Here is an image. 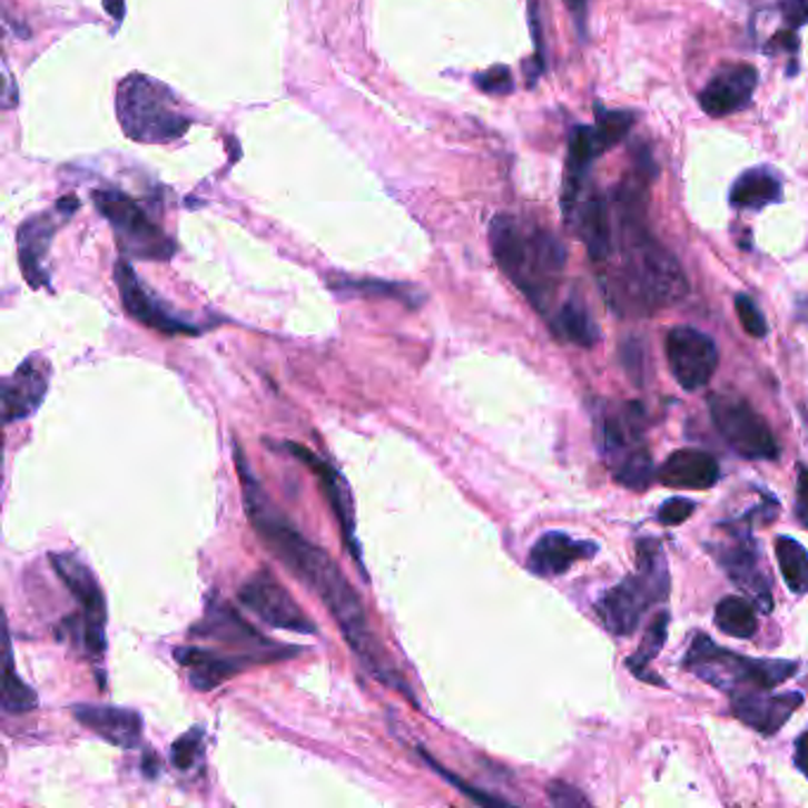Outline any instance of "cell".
Instances as JSON below:
<instances>
[{"label":"cell","mask_w":808,"mask_h":808,"mask_svg":"<svg viewBox=\"0 0 808 808\" xmlns=\"http://www.w3.org/2000/svg\"><path fill=\"white\" fill-rule=\"evenodd\" d=\"M235 465L245 495V512L252 522V529L256 531V536H259L270 553L285 564V569L294 579L304 583L308 591L325 604L327 612L337 621L346 646L354 650L356 659L361 661V667L371 673L375 681L398 690L406 700L417 704L411 686L403 681L401 671L392 664L387 650L382 648V642L373 633L361 595L356 593V588L346 581L337 562L329 558L327 550L311 543L302 531L287 520V514L275 508L270 495L264 491L262 482L256 480V474L252 472L249 457L245 455L240 444H235Z\"/></svg>","instance_id":"1"},{"label":"cell","mask_w":808,"mask_h":808,"mask_svg":"<svg viewBox=\"0 0 808 808\" xmlns=\"http://www.w3.org/2000/svg\"><path fill=\"white\" fill-rule=\"evenodd\" d=\"M619 240L623 252V292L635 308L657 311L688 294V280L676 256L661 247L642 224L635 190L619 195Z\"/></svg>","instance_id":"2"},{"label":"cell","mask_w":808,"mask_h":808,"mask_svg":"<svg viewBox=\"0 0 808 808\" xmlns=\"http://www.w3.org/2000/svg\"><path fill=\"white\" fill-rule=\"evenodd\" d=\"M489 240L493 259L518 285L539 314H548L555 285L566 264V252L553 233L529 228L520 218L499 214L491 220Z\"/></svg>","instance_id":"3"},{"label":"cell","mask_w":808,"mask_h":808,"mask_svg":"<svg viewBox=\"0 0 808 808\" xmlns=\"http://www.w3.org/2000/svg\"><path fill=\"white\" fill-rule=\"evenodd\" d=\"M635 558L638 574H631L619 585L610 588L595 604L602 627L614 635H631L640 627L642 617L657 602H664L671 591L667 555L657 539H640L635 545Z\"/></svg>","instance_id":"4"},{"label":"cell","mask_w":808,"mask_h":808,"mask_svg":"<svg viewBox=\"0 0 808 808\" xmlns=\"http://www.w3.org/2000/svg\"><path fill=\"white\" fill-rule=\"evenodd\" d=\"M686 669L709 686L728 692L730 697L745 692L773 690L799 669L797 661L787 659H751L716 646L704 633H697L686 654Z\"/></svg>","instance_id":"5"},{"label":"cell","mask_w":808,"mask_h":808,"mask_svg":"<svg viewBox=\"0 0 808 808\" xmlns=\"http://www.w3.org/2000/svg\"><path fill=\"white\" fill-rule=\"evenodd\" d=\"M117 117L124 134L138 142H169L190 128L169 86L131 73L117 88Z\"/></svg>","instance_id":"6"},{"label":"cell","mask_w":808,"mask_h":808,"mask_svg":"<svg viewBox=\"0 0 808 808\" xmlns=\"http://www.w3.org/2000/svg\"><path fill=\"white\" fill-rule=\"evenodd\" d=\"M50 564L81 608L77 617H65L55 629L58 640H71L73 648L100 659L107 652V600L98 577L77 553H52Z\"/></svg>","instance_id":"7"},{"label":"cell","mask_w":808,"mask_h":808,"mask_svg":"<svg viewBox=\"0 0 808 808\" xmlns=\"http://www.w3.org/2000/svg\"><path fill=\"white\" fill-rule=\"evenodd\" d=\"M93 205L115 230L117 245L124 256L138 262H169L176 254V243L147 216L131 197L119 190H96Z\"/></svg>","instance_id":"8"},{"label":"cell","mask_w":808,"mask_h":808,"mask_svg":"<svg viewBox=\"0 0 808 808\" xmlns=\"http://www.w3.org/2000/svg\"><path fill=\"white\" fill-rule=\"evenodd\" d=\"M188 635L195 640H216V642H220V646L256 654L264 659V664H270V661H280V659H292L294 654L304 652V648L280 646V642H273L266 635H262L249 621H245L230 608L228 602L220 600L216 593L207 595L205 614H201V619L195 623V627H190Z\"/></svg>","instance_id":"9"},{"label":"cell","mask_w":808,"mask_h":808,"mask_svg":"<svg viewBox=\"0 0 808 808\" xmlns=\"http://www.w3.org/2000/svg\"><path fill=\"white\" fill-rule=\"evenodd\" d=\"M709 413L726 444L747 461H776L780 455L773 430L747 401L711 394Z\"/></svg>","instance_id":"10"},{"label":"cell","mask_w":808,"mask_h":808,"mask_svg":"<svg viewBox=\"0 0 808 808\" xmlns=\"http://www.w3.org/2000/svg\"><path fill=\"white\" fill-rule=\"evenodd\" d=\"M237 600H240L243 608L262 619L266 627L292 631L299 635L316 633V623L299 608L297 600L289 595L287 588L275 579L270 569H259L254 572L237 591Z\"/></svg>","instance_id":"11"},{"label":"cell","mask_w":808,"mask_h":808,"mask_svg":"<svg viewBox=\"0 0 808 808\" xmlns=\"http://www.w3.org/2000/svg\"><path fill=\"white\" fill-rule=\"evenodd\" d=\"M268 444H273V441H268ZM275 446H278V449H273V451H283V453H289L292 457H297V461L304 463L311 470V474L316 476V482H318V486H321V491L325 495V501L329 503V510H333L335 520L339 524V531H342V539L346 543L348 555L354 558L358 572L367 581L363 550H361V543H358V536H356L354 499H352V489H348V484L344 480V474L339 470H335L327 461H323L321 455H316L314 451H308L302 444H294V441H280V444H275Z\"/></svg>","instance_id":"12"},{"label":"cell","mask_w":808,"mask_h":808,"mask_svg":"<svg viewBox=\"0 0 808 808\" xmlns=\"http://www.w3.org/2000/svg\"><path fill=\"white\" fill-rule=\"evenodd\" d=\"M115 280L119 287L126 314L136 318L138 323H142L145 327H152V329H157V333H164V335H201L207 329L205 325H195L186 316L176 314L167 302H161L155 292L147 289L140 283L134 266L126 259L117 262Z\"/></svg>","instance_id":"13"},{"label":"cell","mask_w":808,"mask_h":808,"mask_svg":"<svg viewBox=\"0 0 808 808\" xmlns=\"http://www.w3.org/2000/svg\"><path fill=\"white\" fill-rule=\"evenodd\" d=\"M595 436H598V449L608 463L614 470H619L623 463H629L631 457L646 453V408L642 403L627 401L619 403V406L602 408L595 422Z\"/></svg>","instance_id":"14"},{"label":"cell","mask_w":808,"mask_h":808,"mask_svg":"<svg viewBox=\"0 0 808 808\" xmlns=\"http://www.w3.org/2000/svg\"><path fill=\"white\" fill-rule=\"evenodd\" d=\"M667 358L676 382L688 392L704 390L719 367V348L702 329L678 325L667 335Z\"/></svg>","instance_id":"15"},{"label":"cell","mask_w":808,"mask_h":808,"mask_svg":"<svg viewBox=\"0 0 808 808\" xmlns=\"http://www.w3.org/2000/svg\"><path fill=\"white\" fill-rule=\"evenodd\" d=\"M52 365L43 354H31L14 373L3 380L0 401H3V422L12 425L17 420H27L43 406L50 390Z\"/></svg>","instance_id":"16"},{"label":"cell","mask_w":808,"mask_h":808,"mask_svg":"<svg viewBox=\"0 0 808 808\" xmlns=\"http://www.w3.org/2000/svg\"><path fill=\"white\" fill-rule=\"evenodd\" d=\"M178 664L188 671V681L199 692H211L220 683L230 681V678L240 676L243 671L259 667L264 661L256 654L247 652H228V650H211V648H197V646H183L174 650Z\"/></svg>","instance_id":"17"},{"label":"cell","mask_w":808,"mask_h":808,"mask_svg":"<svg viewBox=\"0 0 808 808\" xmlns=\"http://www.w3.org/2000/svg\"><path fill=\"white\" fill-rule=\"evenodd\" d=\"M709 553L719 560V564L726 569V574L738 583L742 591H747L755 602L761 608V612H773V598H770V574L761 569V555L757 541L749 534H738L735 541H728L723 545H711Z\"/></svg>","instance_id":"18"},{"label":"cell","mask_w":808,"mask_h":808,"mask_svg":"<svg viewBox=\"0 0 808 808\" xmlns=\"http://www.w3.org/2000/svg\"><path fill=\"white\" fill-rule=\"evenodd\" d=\"M73 719L86 730L98 735L107 745L119 749H136L142 740V716L136 709L112 704H77L71 707Z\"/></svg>","instance_id":"19"},{"label":"cell","mask_w":808,"mask_h":808,"mask_svg":"<svg viewBox=\"0 0 808 808\" xmlns=\"http://www.w3.org/2000/svg\"><path fill=\"white\" fill-rule=\"evenodd\" d=\"M757 90V69L749 65H732L721 69L700 93V107L709 117H728L740 112Z\"/></svg>","instance_id":"20"},{"label":"cell","mask_w":808,"mask_h":808,"mask_svg":"<svg viewBox=\"0 0 808 808\" xmlns=\"http://www.w3.org/2000/svg\"><path fill=\"white\" fill-rule=\"evenodd\" d=\"M732 713L738 716L742 723L755 728L761 735H776L792 713L804 704L801 692H785V694H763V692H745L730 697Z\"/></svg>","instance_id":"21"},{"label":"cell","mask_w":808,"mask_h":808,"mask_svg":"<svg viewBox=\"0 0 808 808\" xmlns=\"http://www.w3.org/2000/svg\"><path fill=\"white\" fill-rule=\"evenodd\" d=\"M598 555V543L577 541L564 531H548L529 553V569L536 577L553 579L569 572L577 562Z\"/></svg>","instance_id":"22"},{"label":"cell","mask_w":808,"mask_h":808,"mask_svg":"<svg viewBox=\"0 0 808 808\" xmlns=\"http://www.w3.org/2000/svg\"><path fill=\"white\" fill-rule=\"evenodd\" d=\"M58 230V220L52 214H41L29 218L22 228L17 230V245H20V264L24 270L27 283L39 289L50 285V275L46 270V256L50 243Z\"/></svg>","instance_id":"23"},{"label":"cell","mask_w":808,"mask_h":808,"mask_svg":"<svg viewBox=\"0 0 808 808\" xmlns=\"http://www.w3.org/2000/svg\"><path fill=\"white\" fill-rule=\"evenodd\" d=\"M719 463L707 451L683 449L667 457V463L657 470V480L669 489H692L707 491L719 482Z\"/></svg>","instance_id":"24"},{"label":"cell","mask_w":808,"mask_h":808,"mask_svg":"<svg viewBox=\"0 0 808 808\" xmlns=\"http://www.w3.org/2000/svg\"><path fill=\"white\" fill-rule=\"evenodd\" d=\"M581 240L588 247L593 262H608L614 249V235H612V216L604 197L591 195L581 209L574 214ZM574 220V218H572Z\"/></svg>","instance_id":"25"},{"label":"cell","mask_w":808,"mask_h":808,"mask_svg":"<svg viewBox=\"0 0 808 808\" xmlns=\"http://www.w3.org/2000/svg\"><path fill=\"white\" fill-rule=\"evenodd\" d=\"M782 197L780 180L768 169H751L738 176L730 188V205L738 209H761Z\"/></svg>","instance_id":"26"},{"label":"cell","mask_w":808,"mask_h":808,"mask_svg":"<svg viewBox=\"0 0 808 808\" xmlns=\"http://www.w3.org/2000/svg\"><path fill=\"white\" fill-rule=\"evenodd\" d=\"M329 289H335L339 294H361V297H380V299H396L403 302L408 308H417L425 297H422L420 289H415L413 285H401V283H390V280H375V278H346V275H339V278H329Z\"/></svg>","instance_id":"27"},{"label":"cell","mask_w":808,"mask_h":808,"mask_svg":"<svg viewBox=\"0 0 808 808\" xmlns=\"http://www.w3.org/2000/svg\"><path fill=\"white\" fill-rule=\"evenodd\" d=\"M553 329L562 339L579 344L583 348H591L600 342V327L579 299H569L560 306L553 321Z\"/></svg>","instance_id":"28"},{"label":"cell","mask_w":808,"mask_h":808,"mask_svg":"<svg viewBox=\"0 0 808 808\" xmlns=\"http://www.w3.org/2000/svg\"><path fill=\"white\" fill-rule=\"evenodd\" d=\"M713 621L726 635L732 638H755L759 631V619L755 612V604L745 598H723L713 610Z\"/></svg>","instance_id":"29"},{"label":"cell","mask_w":808,"mask_h":808,"mask_svg":"<svg viewBox=\"0 0 808 808\" xmlns=\"http://www.w3.org/2000/svg\"><path fill=\"white\" fill-rule=\"evenodd\" d=\"M776 558L780 564L782 579L795 595L808 593V550L789 536L776 539Z\"/></svg>","instance_id":"30"},{"label":"cell","mask_w":808,"mask_h":808,"mask_svg":"<svg viewBox=\"0 0 808 808\" xmlns=\"http://www.w3.org/2000/svg\"><path fill=\"white\" fill-rule=\"evenodd\" d=\"M667 635H669V612H659L657 619L650 623V629L646 633V638H642L640 648L631 654V659L627 661V667L638 676L642 678V681H650V683H659V678H652V673L648 671L650 661L661 652V648H664L667 642Z\"/></svg>","instance_id":"31"},{"label":"cell","mask_w":808,"mask_h":808,"mask_svg":"<svg viewBox=\"0 0 808 808\" xmlns=\"http://www.w3.org/2000/svg\"><path fill=\"white\" fill-rule=\"evenodd\" d=\"M39 707L36 694L14 671V657L10 646V633H6V688H3V711L6 713H27Z\"/></svg>","instance_id":"32"},{"label":"cell","mask_w":808,"mask_h":808,"mask_svg":"<svg viewBox=\"0 0 808 808\" xmlns=\"http://www.w3.org/2000/svg\"><path fill=\"white\" fill-rule=\"evenodd\" d=\"M205 757V728H190L171 745V763L188 773Z\"/></svg>","instance_id":"33"},{"label":"cell","mask_w":808,"mask_h":808,"mask_svg":"<svg viewBox=\"0 0 808 808\" xmlns=\"http://www.w3.org/2000/svg\"><path fill=\"white\" fill-rule=\"evenodd\" d=\"M420 751V757L422 759H425L427 761V766L430 768H434V773H439L441 778H444L446 782H451L453 787H457V789H461V792L465 795V797H470L472 801H476V804H484V806H508L510 801H505V799H501V797H493V795H486V792H482V789H476V787H472V785H467V782H463L461 778H457L455 773H451V770L449 768H444V766H441L436 759H432L430 755H427V751L425 749H417Z\"/></svg>","instance_id":"34"},{"label":"cell","mask_w":808,"mask_h":808,"mask_svg":"<svg viewBox=\"0 0 808 808\" xmlns=\"http://www.w3.org/2000/svg\"><path fill=\"white\" fill-rule=\"evenodd\" d=\"M631 126H633V115H629V112H604V109H600V119L595 124L598 136H600L602 145L608 147V150L629 134Z\"/></svg>","instance_id":"35"},{"label":"cell","mask_w":808,"mask_h":808,"mask_svg":"<svg viewBox=\"0 0 808 808\" xmlns=\"http://www.w3.org/2000/svg\"><path fill=\"white\" fill-rule=\"evenodd\" d=\"M735 311H738V318L747 335L757 337V339H763L768 335V323L759 311V306L755 304V299H749L747 294H738V297H735Z\"/></svg>","instance_id":"36"},{"label":"cell","mask_w":808,"mask_h":808,"mask_svg":"<svg viewBox=\"0 0 808 808\" xmlns=\"http://www.w3.org/2000/svg\"><path fill=\"white\" fill-rule=\"evenodd\" d=\"M476 86H480L484 93H491V96H508L512 93V73L508 67L499 65V67H491L489 71L484 73H476Z\"/></svg>","instance_id":"37"},{"label":"cell","mask_w":808,"mask_h":808,"mask_svg":"<svg viewBox=\"0 0 808 808\" xmlns=\"http://www.w3.org/2000/svg\"><path fill=\"white\" fill-rule=\"evenodd\" d=\"M529 29L531 36H534V46H536V58H534V69L529 71V83H534L543 69H545V55H543V27H541V12H539V0H529Z\"/></svg>","instance_id":"38"},{"label":"cell","mask_w":808,"mask_h":808,"mask_svg":"<svg viewBox=\"0 0 808 808\" xmlns=\"http://www.w3.org/2000/svg\"><path fill=\"white\" fill-rule=\"evenodd\" d=\"M692 512H694V503L692 501H688V499H671V501H667L664 505L659 508L657 520L661 524H664V526H676V524H683Z\"/></svg>","instance_id":"39"},{"label":"cell","mask_w":808,"mask_h":808,"mask_svg":"<svg viewBox=\"0 0 808 808\" xmlns=\"http://www.w3.org/2000/svg\"><path fill=\"white\" fill-rule=\"evenodd\" d=\"M642 358H646V352H642V344L638 339L621 344V365L627 367L629 377L635 384H642Z\"/></svg>","instance_id":"40"},{"label":"cell","mask_w":808,"mask_h":808,"mask_svg":"<svg viewBox=\"0 0 808 808\" xmlns=\"http://www.w3.org/2000/svg\"><path fill=\"white\" fill-rule=\"evenodd\" d=\"M548 799L553 806H591V801H588L577 787L566 785V782H550L548 785Z\"/></svg>","instance_id":"41"},{"label":"cell","mask_w":808,"mask_h":808,"mask_svg":"<svg viewBox=\"0 0 808 808\" xmlns=\"http://www.w3.org/2000/svg\"><path fill=\"white\" fill-rule=\"evenodd\" d=\"M782 14L795 29L808 24V0H782Z\"/></svg>","instance_id":"42"},{"label":"cell","mask_w":808,"mask_h":808,"mask_svg":"<svg viewBox=\"0 0 808 808\" xmlns=\"http://www.w3.org/2000/svg\"><path fill=\"white\" fill-rule=\"evenodd\" d=\"M797 518L808 529V467H799L797 480Z\"/></svg>","instance_id":"43"},{"label":"cell","mask_w":808,"mask_h":808,"mask_svg":"<svg viewBox=\"0 0 808 808\" xmlns=\"http://www.w3.org/2000/svg\"><path fill=\"white\" fill-rule=\"evenodd\" d=\"M795 763L801 773L808 778V730H804L795 742Z\"/></svg>","instance_id":"44"},{"label":"cell","mask_w":808,"mask_h":808,"mask_svg":"<svg viewBox=\"0 0 808 808\" xmlns=\"http://www.w3.org/2000/svg\"><path fill=\"white\" fill-rule=\"evenodd\" d=\"M564 6L569 8V12L574 14L577 27L581 29V33H585V0H564Z\"/></svg>","instance_id":"45"},{"label":"cell","mask_w":808,"mask_h":808,"mask_svg":"<svg viewBox=\"0 0 808 808\" xmlns=\"http://www.w3.org/2000/svg\"><path fill=\"white\" fill-rule=\"evenodd\" d=\"M142 773H145V778H157L159 761H157L155 751H147V755L142 757Z\"/></svg>","instance_id":"46"},{"label":"cell","mask_w":808,"mask_h":808,"mask_svg":"<svg viewBox=\"0 0 808 808\" xmlns=\"http://www.w3.org/2000/svg\"><path fill=\"white\" fill-rule=\"evenodd\" d=\"M105 10L112 14L117 22L124 20V0H105Z\"/></svg>","instance_id":"47"},{"label":"cell","mask_w":808,"mask_h":808,"mask_svg":"<svg viewBox=\"0 0 808 808\" xmlns=\"http://www.w3.org/2000/svg\"><path fill=\"white\" fill-rule=\"evenodd\" d=\"M79 209V199L77 197H73V195H69V197H62L60 201H58V211H62V214H73V211H77Z\"/></svg>","instance_id":"48"}]
</instances>
